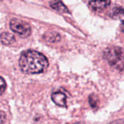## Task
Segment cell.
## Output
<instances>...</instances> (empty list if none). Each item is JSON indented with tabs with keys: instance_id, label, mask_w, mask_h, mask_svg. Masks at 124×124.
Segmentation results:
<instances>
[{
	"instance_id": "6da1fadb",
	"label": "cell",
	"mask_w": 124,
	"mask_h": 124,
	"mask_svg": "<svg viewBox=\"0 0 124 124\" xmlns=\"http://www.w3.org/2000/svg\"><path fill=\"white\" fill-rule=\"evenodd\" d=\"M19 66L24 73L38 74L47 69L49 61L41 52L29 49L22 52L19 60Z\"/></svg>"
},
{
	"instance_id": "7a4b0ae2",
	"label": "cell",
	"mask_w": 124,
	"mask_h": 124,
	"mask_svg": "<svg viewBox=\"0 0 124 124\" xmlns=\"http://www.w3.org/2000/svg\"><path fill=\"white\" fill-rule=\"evenodd\" d=\"M104 59L114 68L122 70L124 69V49L119 46H110L103 52Z\"/></svg>"
},
{
	"instance_id": "3957f363",
	"label": "cell",
	"mask_w": 124,
	"mask_h": 124,
	"mask_svg": "<svg viewBox=\"0 0 124 124\" xmlns=\"http://www.w3.org/2000/svg\"><path fill=\"white\" fill-rule=\"evenodd\" d=\"M10 29L17 33L22 38H26L29 36L31 33V28L30 25L22 20L12 18L9 22Z\"/></svg>"
},
{
	"instance_id": "277c9868",
	"label": "cell",
	"mask_w": 124,
	"mask_h": 124,
	"mask_svg": "<svg viewBox=\"0 0 124 124\" xmlns=\"http://www.w3.org/2000/svg\"><path fill=\"white\" fill-rule=\"evenodd\" d=\"M52 101L60 107H66L67 105V97L65 93L61 92H56L52 94Z\"/></svg>"
},
{
	"instance_id": "5b68a950",
	"label": "cell",
	"mask_w": 124,
	"mask_h": 124,
	"mask_svg": "<svg viewBox=\"0 0 124 124\" xmlns=\"http://www.w3.org/2000/svg\"><path fill=\"white\" fill-rule=\"evenodd\" d=\"M110 3V1H91L89 2V6L94 11H101L108 7Z\"/></svg>"
},
{
	"instance_id": "8992f818",
	"label": "cell",
	"mask_w": 124,
	"mask_h": 124,
	"mask_svg": "<svg viewBox=\"0 0 124 124\" xmlns=\"http://www.w3.org/2000/svg\"><path fill=\"white\" fill-rule=\"evenodd\" d=\"M0 41L4 45H9L15 41V39L12 34L8 32H4L0 35Z\"/></svg>"
},
{
	"instance_id": "52a82bcc",
	"label": "cell",
	"mask_w": 124,
	"mask_h": 124,
	"mask_svg": "<svg viewBox=\"0 0 124 124\" xmlns=\"http://www.w3.org/2000/svg\"><path fill=\"white\" fill-rule=\"evenodd\" d=\"M50 7L60 12H63V13H68L69 10L66 7V6L62 2V1H53L50 3Z\"/></svg>"
},
{
	"instance_id": "ba28073f",
	"label": "cell",
	"mask_w": 124,
	"mask_h": 124,
	"mask_svg": "<svg viewBox=\"0 0 124 124\" xmlns=\"http://www.w3.org/2000/svg\"><path fill=\"white\" fill-rule=\"evenodd\" d=\"M110 17L113 19H119L124 15V9L121 7H115L109 14Z\"/></svg>"
},
{
	"instance_id": "9c48e42d",
	"label": "cell",
	"mask_w": 124,
	"mask_h": 124,
	"mask_svg": "<svg viewBox=\"0 0 124 124\" xmlns=\"http://www.w3.org/2000/svg\"><path fill=\"white\" fill-rule=\"evenodd\" d=\"M44 38L48 40V41L50 42H55V41H58L60 40V36L59 33H47L44 36Z\"/></svg>"
},
{
	"instance_id": "30bf717a",
	"label": "cell",
	"mask_w": 124,
	"mask_h": 124,
	"mask_svg": "<svg viewBox=\"0 0 124 124\" xmlns=\"http://www.w3.org/2000/svg\"><path fill=\"white\" fill-rule=\"evenodd\" d=\"M89 102L91 107L93 109H97L98 105H99V98L96 94H92L89 97Z\"/></svg>"
},
{
	"instance_id": "8fae6325",
	"label": "cell",
	"mask_w": 124,
	"mask_h": 124,
	"mask_svg": "<svg viewBox=\"0 0 124 124\" xmlns=\"http://www.w3.org/2000/svg\"><path fill=\"white\" fill-rule=\"evenodd\" d=\"M6 87H7V84L4 79L0 76V95H1L4 92V91L6 90Z\"/></svg>"
},
{
	"instance_id": "7c38bea8",
	"label": "cell",
	"mask_w": 124,
	"mask_h": 124,
	"mask_svg": "<svg viewBox=\"0 0 124 124\" xmlns=\"http://www.w3.org/2000/svg\"><path fill=\"white\" fill-rule=\"evenodd\" d=\"M6 120V115L4 112L0 110V124H3Z\"/></svg>"
},
{
	"instance_id": "4fadbf2b",
	"label": "cell",
	"mask_w": 124,
	"mask_h": 124,
	"mask_svg": "<svg viewBox=\"0 0 124 124\" xmlns=\"http://www.w3.org/2000/svg\"><path fill=\"white\" fill-rule=\"evenodd\" d=\"M108 124H124V119H120L115 121H112Z\"/></svg>"
},
{
	"instance_id": "5bb4252c",
	"label": "cell",
	"mask_w": 124,
	"mask_h": 124,
	"mask_svg": "<svg viewBox=\"0 0 124 124\" xmlns=\"http://www.w3.org/2000/svg\"><path fill=\"white\" fill-rule=\"evenodd\" d=\"M120 28H121V31L124 33V20H123L121 22V26H120Z\"/></svg>"
},
{
	"instance_id": "9a60e30c",
	"label": "cell",
	"mask_w": 124,
	"mask_h": 124,
	"mask_svg": "<svg viewBox=\"0 0 124 124\" xmlns=\"http://www.w3.org/2000/svg\"><path fill=\"white\" fill-rule=\"evenodd\" d=\"M84 124V123H76V124Z\"/></svg>"
}]
</instances>
